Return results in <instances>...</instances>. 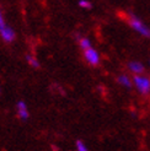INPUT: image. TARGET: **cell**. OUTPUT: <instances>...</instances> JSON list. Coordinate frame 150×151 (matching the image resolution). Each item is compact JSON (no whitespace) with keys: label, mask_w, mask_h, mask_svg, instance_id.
<instances>
[{"label":"cell","mask_w":150,"mask_h":151,"mask_svg":"<svg viewBox=\"0 0 150 151\" xmlns=\"http://www.w3.org/2000/svg\"><path fill=\"white\" fill-rule=\"evenodd\" d=\"M0 36L5 42H11L15 38V33H14V29L10 28L9 26H6L5 24V20L1 11H0Z\"/></svg>","instance_id":"obj_1"},{"label":"cell","mask_w":150,"mask_h":151,"mask_svg":"<svg viewBox=\"0 0 150 151\" xmlns=\"http://www.w3.org/2000/svg\"><path fill=\"white\" fill-rule=\"evenodd\" d=\"M133 82L141 93L146 95L150 92V79H148L145 76H141V75H136L133 79Z\"/></svg>","instance_id":"obj_2"},{"label":"cell","mask_w":150,"mask_h":151,"mask_svg":"<svg viewBox=\"0 0 150 151\" xmlns=\"http://www.w3.org/2000/svg\"><path fill=\"white\" fill-rule=\"evenodd\" d=\"M129 25L132 26L133 29H136L138 33L143 35L145 37H150V28H148L143 22H141L139 19H137L136 16H131L129 17Z\"/></svg>","instance_id":"obj_3"},{"label":"cell","mask_w":150,"mask_h":151,"mask_svg":"<svg viewBox=\"0 0 150 151\" xmlns=\"http://www.w3.org/2000/svg\"><path fill=\"white\" fill-rule=\"evenodd\" d=\"M85 59H86V62L89 64H91V65H97L100 63V55H99V53H97L92 47L85 50Z\"/></svg>","instance_id":"obj_4"},{"label":"cell","mask_w":150,"mask_h":151,"mask_svg":"<svg viewBox=\"0 0 150 151\" xmlns=\"http://www.w3.org/2000/svg\"><path fill=\"white\" fill-rule=\"evenodd\" d=\"M17 113H19V117L21 119H27L28 118V109H27V106L24 101H20L17 103Z\"/></svg>","instance_id":"obj_5"},{"label":"cell","mask_w":150,"mask_h":151,"mask_svg":"<svg viewBox=\"0 0 150 151\" xmlns=\"http://www.w3.org/2000/svg\"><path fill=\"white\" fill-rule=\"evenodd\" d=\"M128 68H129V70H131L132 73L137 74V75H140L141 73L144 71V66L141 65L140 63H138V62H131V63L128 64Z\"/></svg>","instance_id":"obj_6"},{"label":"cell","mask_w":150,"mask_h":151,"mask_svg":"<svg viewBox=\"0 0 150 151\" xmlns=\"http://www.w3.org/2000/svg\"><path fill=\"white\" fill-rule=\"evenodd\" d=\"M117 81H118L122 86H124V87H131V86H132L131 79L127 76V75H119L118 79H117Z\"/></svg>","instance_id":"obj_7"},{"label":"cell","mask_w":150,"mask_h":151,"mask_svg":"<svg viewBox=\"0 0 150 151\" xmlns=\"http://www.w3.org/2000/svg\"><path fill=\"white\" fill-rule=\"evenodd\" d=\"M79 44H80V47H81V49L82 50H87V49H90L91 48V43H90V41L87 40V38H81L80 41H79Z\"/></svg>","instance_id":"obj_8"},{"label":"cell","mask_w":150,"mask_h":151,"mask_svg":"<svg viewBox=\"0 0 150 151\" xmlns=\"http://www.w3.org/2000/svg\"><path fill=\"white\" fill-rule=\"evenodd\" d=\"M76 149H78V151H89L87 147L85 146V144L81 140H78L76 141Z\"/></svg>","instance_id":"obj_9"},{"label":"cell","mask_w":150,"mask_h":151,"mask_svg":"<svg viewBox=\"0 0 150 151\" xmlns=\"http://www.w3.org/2000/svg\"><path fill=\"white\" fill-rule=\"evenodd\" d=\"M27 62L31 64L33 68H38L40 66V64H38V62H37V60L33 58V57H27Z\"/></svg>","instance_id":"obj_10"},{"label":"cell","mask_w":150,"mask_h":151,"mask_svg":"<svg viewBox=\"0 0 150 151\" xmlns=\"http://www.w3.org/2000/svg\"><path fill=\"white\" fill-rule=\"evenodd\" d=\"M79 5H80L81 7H84V9H90V7H91V4H90L89 1H84V0H80Z\"/></svg>","instance_id":"obj_11"}]
</instances>
